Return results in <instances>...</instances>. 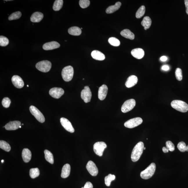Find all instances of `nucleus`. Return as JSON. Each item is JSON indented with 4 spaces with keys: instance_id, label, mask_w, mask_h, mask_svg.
Listing matches in <instances>:
<instances>
[{
    "instance_id": "1",
    "label": "nucleus",
    "mask_w": 188,
    "mask_h": 188,
    "mask_svg": "<svg viewBox=\"0 0 188 188\" xmlns=\"http://www.w3.org/2000/svg\"><path fill=\"white\" fill-rule=\"evenodd\" d=\"M144 147V144L142 142H139L136 144L131 153V158L132 161L136 162L140 159L143 151Z\"/></svg>"
},
{
    "instance_id": "2",
    "label": "nucleus",
    "mask_w": 188,
    "mask_h": 188,
    "mask_svg": "<svg viewBox=\"0 0 188 188\" xmlns=\"http://www.w3.org/2000/svg\"><path fill=\"white\" fill-rule=\"evenodd\" d=\"M171 107L177 111L182 113L187 112L188 105L185 102L180 100H174L171 103Z\"/></svg>"
},
{
    "instance_id": "3",
    "label": "nucleus",
    "mask_w": 188,
    "mask_h": 188,
    "mask_svg": "<svg viewBox=\"0 0 188 188\" xmlns=\"http://www.w3.org/2000/svg\"><path fill=\"white\" fill-rule=\"evenodd\" d=\"M156 165L154 163H152L145 170L141 172L140 177L144 179H148L154 175L156 170Z\"/></svg>"
},
{
    "instance_id": "4",
    "label": "nucleus",
    "mask_w": 188,
    "mask_h": 188,
    "mask_svg": "<svg viewBox=\"0 0 188 188\" xmlns=\"http://www.w3.org/2000/svg\"><path fill=\"white\" fill-rule=\"evenodd\" d=\"M74 74V69L72 66H66L62 69V77L66 82L70 81L72 79Z\"/></svg>"
},
{
    "instance_id": "5",
    "label": "nucleus",
    "mask_w": 188,
    "mask_h": 188,
    "mask_svg": "<svg viewBox=\"0 0 188 188\" xmlns=\"http://www.w3.org/2000/svg\"><path fill=\"white\" fill-rule=\"evenodd\" d=\"M52 67V64L50 61L43 60L37 63L36 67L38 70L44 73L48 72Z\"/></svg>"
},
{
    "instance_id": "6",
    "label": "nucleus",
    "mask_w": 188,
    "mask_h": 188,
    "mask_svg": "<svg viewBox=\"0 0 188 188\" xmlns=\"http://www.w3.org/2000/svg\"><path fill=\"white\" fill-rule=\"evenodd\" d=\"M30 111L35 118L37 121L41 123L44 122L45 121V118L41 111L37 108L34 106H31L29 108Z\"/></svg>"
},
{
    "instance_id": "7",
    "label": "nucleus",
    "mask_w": 188,
    "mask_h": 188,
    "mask_svg": "<svg viewBox=\"0 0 188 188\" xmlns=\"http://www.w3.org/2000/svg\"><path fill=\"white\" fill-rule=\"evenodd\" d=\"M136 104L135 101L134 99H130L124 103L121 107V111L123 113L129 112L133 109Z\"/></svg>"
},
{
    "instance_id": "8",
    "label": "nucleus",
    "mask_w": 188,
    "mask_h": 188,
    "mask_svg": "<svg viewBox=\"0 0 188 188\" xmlns=\"http://www.w3.org/2000/svg\"><path fill=\"white\" fill-rule=\"evenodd\" d=\"M107 147V145L104 142H97L95 143L93 146L94 152L97 156H102L104 149Z\"/></svg>"
},
{
    "instance_id": "9",
    "label": "nucleus",
    "mask_w": 188,
    "mask_h": 188,
    "mask_svg": "<svg viewBox=\"0 0 188 188\" xmlns=\"http://www.w3.org/2000/svg\"><path fill=\"white\" fill-rule=\"evenodd\" d=\"M142 120L140 118H132L125 122L124 126L129 128H133L138 126L142 123Z\"/></svg>"
},
{
    "instance_id": "10",
    "label": "nucleus",
    "mask_w": 188,
    "mask_h": 188,
    "mask_svg": "<svg viewBox=\"0 0 188 188\" xmlns=\"http://www.w3.org/2000/svg\"><path fill=\"white\" fill-rule=\"evenodd\" d=\"M81 97L85 103L90 102L92 97V93L88 86H85L84 89L82 91Z\"/></svg>"
},
{
    "instance_id": "11",
    "label": "nucleus",
    "mask_w": 188,
    "mask_h": 188,
    "mask_svg": "<svg viewBox=\"0 0 188 188\" xmlns=\"http://www.w3.org/2000/svg\"><path fill=\"white\" fill-rule=\"evenodd\" d=\"M86 168L92 176H95L98 174V169L93 161H90L88 162L86 165Z\"/></svg>"
},
{
    "instance_id": "12",
    "label": "nucleus",
    "mask_w": 188,
    "mask_h": 188,
    "mask_svg": "<svg viewBox=\"0 0 188 188\" xmlns=\"http://www.w3.org/2000/svg\"><path fill=\"white\" fill-rule=\"evenodd\" d=\"M64 93V90L60 88H52L50 89L49 91L50 95L55 99L60 98Z\"/></svg>"
},
{
    "instance_id": "13",
    "label": "nucleus",
    "mask_w": 188,
    "mask_h": 188,
    "mask_svg": "<svg viewBox=\"0 0 188 188\" xmlns=\"http://www.w3.org/2000/svg\"><path fill=\"white\" fill-rule=\"evenodd\" d=\"M60 123L63 127L65 129L71 133H73L75 131L74 128H73L72 124L70 122L67 118H60Z\"/></svg>"
},
{
    "instance_id": "14",
    "label": "nucleus",
    "mask_w": 188,
    "mask_h": 188,
    "mask_svg": "<svg viewBox=\"0 0 188 188\" xmlns=\"http://www.w3.org/2000/svg\"><path fill=\"white\" fill-rule=\"evenodd\" d=\"M12 83L16 88H22L24 86V83L23 80L20 77L17 75H14L12 78Z\"/></svg>"
},
{
    "instance_id": "15",
    "label": "nucleus",
    "mask_w": 188,
    "mask_h": 188,
    "mask_svg": "<svg viewBox=\"0 0 188 188\" xmlns=\"http://www.w3.org/2000/svg\"><path fill=\"white\" fill-rule=\"evenodd\" d=\"M21 122L15 121L10 122L5 125V128L7 130H15L17 129L21 126Z\"/></svg>"
},
{
    "instance_id": "16",
    "label": "nucleus",
    "mask_w": 188,
    "mask_h": 188,
    "mask_svg": "<svg viewBox=\"0 0 188 188\" xmlns=\"http://www.w3.org/2000/svg\"><path fill=\"white\" fill-rule=\"evenodd\" d=\"M60 46V44L56 41H52L44 44L43 48L45 50H50L58 48Z\"/></svg>"
},
{
    "instance_id": "17",
    "label": "nucleus",
    "mask_w": 188,
    "mask_h": 188,
    "mask_svg": "<svg viewBox=\"0 0 188 188\" xmlns=\"http://www.w3.org/2000/svg\"><path fill=\"white\" fill-rule=\"evenodd\" d=\"M108 88L107 85H102L99 88L98 91V98L101 100L105 99L108 92Z\"/></svg>"
},
{
    "instance_id": "18",
    "label": "nucleus",
    "mask_w": 188,
    "mask_h": 188,
    "mask_svg": "<svg viewBox=\"0 0 188 188\" xmlns=\"http://www.w3.org/2000/svg\"><path fill=\"white\" fill-rule=\"evenodd\" d=\"M138 81V78L135 75H131L129 77L125 82V86L128 88H131L137 84Z\"/></svg>"
},
{
    "instance_id": "19",
    "label": "nucleus",
    "mask_w": 188,
    "mask_h": 188,
    "mask_svg": "<svg viewBox=\"0 0 188 188\" xmlns=\"http://www.w3.org/2000/svg\"><path fill=\"white\" fill-rule=\"evenodd\" d=\"M131 54L135 58L140 59L144 57V52L142 48H137L132 50L131 52Z\"/></svg>"
},
{
    "instance_id": "20",
    "label": "nucleus",
    "mask_w": 188,
    "mask_h": 188,
    "mask_svg": "<svg viewBox=\"0 0 188 188\" xmlns=\"http://www.w3.org/2000/svg\"><path fill=\"white\" fill-rule=\"evenodd\" d=\"M31 153L30 150L27 148L23 150L22 156L23 161L26 163L28 162L31 159Z\"/></svg>"
},
{
    "instance_id": "21",
    "label": "nucleus",
    "mask_w": 188,
    "mask_h": 188,
    "mask_svg": "<svg viewBox=\"0 0 188 188\" xmlns=\"http://www.w3.org/2000/svg\"><path fill=\"white\" fill-rule=\"evenodd\" d=\"M43 17L44 15L42 13L40 12H35L31 15L30 20L32 22H39L42 20Z\"/></svg>"
},
{
    "instance_id": "22",
    "label": "nucleus",
    "mask_w": 188,
    "mask_h": 188,
    "mask_svg": "<svg viewBox=\"0 0 188 188\" xmlns=\"http://www.w3.org/2000/svg\"><path fill=\"white\" fill-rule=\"evenodd\" d=\"M91 56L96 60L102 61L105 59V55L100 51L97 50H94L92 52Z\"/></svg>"
},
{
    "instance_id": "23",
    "label": "nucleus",
    "mask_w": 188,
    "mask_h": 188,
    "mask_svg": "<svg viewBox=\"0 0 188 188\" xmlns=\"http://www.w3.org/2000/svg\"><path fill=\"white\" fill-rule=\"evenodd\" d=\"M70 166L68 164H66L62 167L61 177L65 178L69 176L70 174Z\"/></svg>"
},
{
    "instance_id": "24",
    "label": "nucleus",
    "mask_w": 188,
    "mask_h": 188,
    "mask_svg": "<svg viewBox=\"0 0 188 188\" xmlns=\"http://www.w3.org/2000/svg\"><path fill=\"white\" fill-rule=\"evenodd\" d=\"M121 5V3L118 2L114 5L110 6L106 10V13L107 14H111L114 13L120 8Z\"/></svg>"
},
{
    "instance_id": "25",
    "label": "nucleus",
    "mask_w": 188,
    "mask_h": 188,
    "mask_svg": "<svg viewBox=\"0 0 188 188\" xmlns=\"http://www.w3.org/2000/svg\"><path fill=\"white\" fill-rule=\"evenodd\" d=\"M120 34L123 37L128 38V39L133 40L135 38V35L128 29L123 30L121 31Z\"/></svg>"
},
{
    "instance_id": "26",
    "label": "nucleus",
    "mask_w": 188,
    "mask_h": 188,
    "mask_svg": "<svg viewBox=\"0 0 188 188\" xmlns=\"http://www.w3.org/2000/svg\"><path fill=\"white\" fill-rule=\"evenodd\" d=\"M69 34L73 36H79L81 34V29L77 27H71L68 30Z\"/></svg>"
},
{
    "instance_id": "27",
    "label": "nucleus",
    "mask_w": 188,
    "mask_h": 188,
    "mask_svg": "<svg viewBox=\"0 0 188 188\" xmlns=\"http://www.w3.org/2000/svg\"><path fill=\"white\" fill-rule=\"evenodd\" d=\"M151 24V19L149 17L147 16L144 17L141 22V24L144 27L145 30H146L150 27Z\"/></svg>"
},
{
    "instance_id": "28",
    "label": "nucleus",
    "mask_w": 188,
    "mask_h": 188,
    "mask_svg": "<svg viewBox=\"0 0 188 188\" xmlns=\"http://www.w3.org/2000/svg\"><path fill=\"white\" fill-rule=\"evenodd\" d=\"M45 157L46 161L51 164H53L54 162L53 155L48 150H45L44 151Z\"/></svg>"
},
{
    "instance_id": "29",
    "label": "nucleus",
    "mask_w": 188,
    "mask_h": 188,
    "mask_svg": "<svg viewBox=\"0 0 188 188\" xmlns=\"http://www.w3.org/2000/svg\"><path fill=\"white\" fill-rule=\"evenodd\" d=\"M64 1L62 0H56L54 3L53 8L55 11H57L61 10L63 5Z\"/></svg>"
},
{
    "instance_id": "30",
    "label": "nucleus",
    "mask_w": 188,
    "mask_h": 188,
    "mask_svg": "<svg viewBox=\"0 0 188 188\" xmlns=\"http://www.w3.org/2000/svg\"><path fill=\"white\" fill-rule=\"evenodd\" d=\"M0 148L3 150L6 151H9L11 149V147L8 142L3 140L0 141Z\"/></svg>"
},
{
    "instance_id": "31",
    "label": "nucleus",
    "mask_w": 188,
    "mask_h": 188,
    "mask_svg": "<svg viewBox=\"0 0 188 188\" xmlns=\"http://www.w3.org/2000/svg\"><path fill=\"white\" fill-rule=\"evenodd\" d=\"M39 170L38 168H32L30 170V176L31 178H36L39 176Z\"/></svg>"
},
{
    "instance_id": "32",
    "label": "nucleus",
    "mask_w": 188,
    "mask_h": 188,
    "mask_svg": "<svg viewBox=\"0 0 188 188\" xmlns=\"http://www.w3.org/2000/svg\"><path fill=\"white\" fill-rule=\"evenodd\" d=\"M115 179V176L114 175L109 174L108 176H106L104 178L106 185L107 186H110L111 185V182L114 180Z\"/></svg>"
},
{
    "instance_id": "33",
    "label": "nucleus",
    "mask_w": 188,
    "mask_h": 188,
    "mask_svg": "<svg viewBox=\"0 0 188 188\" xmlns=\"http://www.w3.org/2000/svg\"><path fill=\"white\" fill-rule=\"evenodd\" d=\"M145 12V7L144 6H141L138 10L136 13L135 17L138 19L140 18L143 16Z\"/></svg>"
},
{
    "instance_id": "34",
    "label": "nucleus",
    "mask_w": 188,
    "mask_h": 188,
    "mask_svg": "<svg viewBox=\"0 0 188 188\" xmlns=\"http://www.w3.org/2000/svg\"><path fill=\"white\" fill-rule=\"evenodd\" d=\"M21 13L20 11H17L14 12L9 16L8 17V20L10 21L17 20L20 18L21 17Z\"/></svg>"
},
{
    "instance_id": "35",
    "label": "nucleus",
    "mask_w": 188,
    "mask_h": 188,
    "mask_svg": "<svg viewBox=\"0 0 188 188\" xmlns=\"http://www.w3.org/2000/svg\"><path fill=\"white\" fill-rule=\"evenodd\" d=\"M109 42L110 44L114 46H118L120 44L119 40L114 37L110 38L109 39Z\"/></svg>"
},
{
    "instance_id": "36",
    "label": "nucleus",
    "mask_w": 188,
    "mask_h": 188,
    "mask_svg": "<svg viewBox=\"0 0 188 188\" xmlns=\"http://www.w3.org/2000/svg\"><path fill=\"white\" fill-rule=\"evenodd\" d=\"M9 41L8 38L5 36H0V46H6L8 44Z\"/></svg>"
},
{
    "instance_id": "37",
    "label": "nucleus",
    "mask_w": 188,
    "mask_h": 188,
    "mask_svg": "<svg viewBox=\"0 0 188 188\" xmlns=\"http://www.w3.org/2000/svg\"><path fill=\"white\" fill-rule=\"evenodd\" d=\"M175 76L176 78L179 81H182V71L180 68H177L175 71Z\"/></svg>"
},
{
    "instance_id": "38",
    "label": "nucleus",
    "mask_w": 188,
    "mask_h": 188,
    "mask_svg": "<svg viewBox=\"0 0 188 188\" xmlns=\"http://www.w3.org/2000/svg\"><path fill=\"white\" fill-rule=\"evenodd\" d=\"M90 1L89 0H80L79 1V5L82 8H87L89 6Z\"/></svg>"
},
{
    "instance_id": "39",
    "label": "nucleus",
    "mask_w": 188,
    "mask_h": 188,
    "mask_svg": "<svg viewBox=\"0 0 188 188\" xmlns=\"http://www.w3.org/2000/svg\"><path fill=\"white\" fill-rule=\"evenodd\" d=\"M186 144L184 142H179L177 145V148L181 152H184L186 151Z\"/></svg>"
},
{
    "instance_id": "40",
    "label": "nucleus",
    "mask_w": 188,
    "mask_h": 188,
    "mask_svg": "<svg viewBox=\"0 0 188 188\" xmlns=\"http://www.w3.org/2000/svg\"><path fill=\"white\" fill-rule=\"evenodd\" d=\"M11 101L8 97H5L3 99L2 101V104L3 107L8 108L10 107Z\"/></svg>"
},
{
    "instance_id": "41",
    "label": "nucleus",
    "mask_w": 188,
    "mask_h": 188,
    "mask_svg": "<svg viewBox=\"0 0 188 188\" xmlns=\"http://www.w3.org/2000/svg\"><path fill=\"white\" fill-rule=\"evenodd\" d=\"M166 146L167 149L169 151H173L175 149V145L171 142L170 141H168L166 142Z\"/></svg>"
},
{
    "instance_id": "42",
    "label": "nucleus",
    "mask_w": 188,
    "mask_h": 188,
    "mask_svg": "<svg viewBox=\"0 0 188 188\" xmlns=\"http://www.w3.org/2000/svg\"><path fill=\"white\" fill-rule=\"evenodd\" d=\"M82 188H93V186L92 184L90 182H87L85 184L84 187Z\"/></svg>"
},
{
    "instance_id": "43",
    "label": "nucleus",
    "mask_w": 188,
    "mask_h": 188,
    "mask_svg": "<svg viewBox=\"0 0 188 188\" xmlns=\"http://www.w3.org/2000/svg\"><path fill=\"white\" fill-rule=\"evenodd\" d=\"M170 69V68L168 65H164L162 67V69L164 71H168Z\"/></svg>"
},
{
    "instance_id": "44",
    "label": "nucleus",
    "mask_w": 188,
    "mask_h": 188,
    "mask_svg": "<svg viewBox=\"0 0 188 188\" xmlns=\"http://www.w3.org/2000/svg\"><path fill=\"white\" fill-rule=\"evenodd\" d=\"M184 3L186 6V13L188 15V0L184 1Z\"/></svg>"
},
{
    "instance_id": "45",
    "label": "nucleus",
    "mask_w": 188,
    "mask_h": 188,
    "mask_svg": "<svg viewBox=\"0 0 188 188\" xmlns=\"http://www.w3.org/2000/svg\"><path fill=\"white\" fill-rule=\"evenodd\" d=\"M160 60L162 61V62H164L165 61H166L168 59V58L165 56H163L161 57H160Z\"/></svg>"
},
{
    "instance_id": "46",
    "label": "nucleus",
    "mask_w": 188,
    "mask_h": 188,
    "mask_svg": "<svg viewBox=\"0 0 188 188\" xmlns=\"http://www.w3.org/2000/svg\"><path fill=\"white\" fill-rule=\"evenodd\" d=\"M162 150L163 152L164 153H168L169 152V150L167 149L166 147H164L162 148Z\"/></svg>"
},
{
    "instance_id": "47",
    "label": "nucleus",
    "mask_w": 188,
    "mask_h": 188,
    "mask_svg": "<svg viewBox=\"0 0 188 188\" xmlns=\"http://www.w3.org/2000/svg\"><path fill=\"white\" fill-rule=\"evenodd\" d=\"M186 151H188V145L186 146Z\"/></svg>"
},
{
    "instance_id": "48",
    "label": "nucleus",
    "mask_w": 188,
    "mask_h": 188,
    "mask_svg": "<svg viewBox=\"0 0 188 188\" xmlns=\"http://www.w3.org/2000/svg\"><path fill=\"white\" fill-rule=\"evenodd\" d=\"M3 162H4V161H3V160H1V163H3Z\"/></svg>"
},
{
    "instance_id": "49",
    "label": "nucleus",
    "mask_w": 188,
    "mask_h": 188,
    "mask_svg": "<svg viewBox=\"0 0 188 188\" xmlns=\"http://www.w3.org/2000/svg\"><path fill=\"white\" fill-rule=\"evenodd\" d=\"M146 149V147H144V150H145V149Z\"/></svg>"
},
{
    "instance_id": "50",
    "label": "nucleus",
    "mask_w": 188,
    "mask_h": 188,
    "mask_svg": "<svg viewBox=\"0 0 188 188\" xmlns=\"http://www.w3.org/2000/svg\"><path fill=\"white\" fill-rule=\"evenodd\" d=\"M21 128V126H20V127H19V128Z\"/></svg>"
},
{
    "instance_id": "51",
    "label": "nucleus",
    "mask_w": 188,
    "mask_h": 188,
    "mask_svg": "<svg viewBox=\"0 0 188 188\" xmlns=\"http://www.w3.org/2000/svg\"><path fill=\"white\" fill-rule=\"evenodd\" d=\"M27 87H29V85H27Z\"/></svg>"
}]
</instances>
